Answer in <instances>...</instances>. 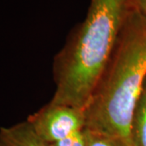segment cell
Here are the masks:
<instances>
[{
    "mask_svg": "<svg viewBox=\"0 0 146 146\" xmlns=\"http://www.w3.org/2000/svg\"><path fill=\"white\" fill-rule=\"evenodd\" d=\"M137 6V0H89L84 20L54 58L56 89L50 103L84 109Z\"/></svg>",
    "mask_w": 146,
    "mask_h": 146,
    "instance_id": "1",
    "label": "cell"
},
{
    "mask_svg": "<svg viewBox=\"0 0 146 146\" xmlns=\"http://www.w3.org/2000/svg\"><path fill=\"white\" fill-rule=\"evenodd\" d=\"M138 4V3H137ZM146 80V17L138 6L84 107L85 128L133 145L132 120Z\"/></svg>",
    "mask_w": 146,
    "mask_h": 146,
    "instance_id": "2",
    "label": "cell"
},
{
    "mask_svg": "<svg viewBox=\"0 0 146 146\" xmlns=\"http://www.w3.org/2000/svg\"><path fill=\"white\" fill-rule=\"evenodd\" d=\"M26 121L42 139L52 144L84 130L82 109L48 103L28 117Z\"/></svg>",
    "mask_w": 146,
    "mask_h": 146,
    "instance_id": "3",
    "label": "cell"
},
{
    "mask_svg": "<svg viewBox=\"0 0 146 146\" xmlns=\"http://www.w3.org/2000/svg\"><path fill=\"white\" fill-rule=\"evenodd\" d=\"M0 146H50L27 122L0 127Z\"/></svg>",
    "mask_w": 146,
    "mask_h": 146,
    "instance_id": "4",
    "label": "cell"
},
{
    "mask_svg": "<svg viewBox=\"0 0 146 146\" xmlns=\"http://www.w3.org/2000/svg\"><path fill=\"white\" fill-rule=\"evenodd\" d=\"M134 146H146V80L132 120Z\"/></svg>",
    "mask_w": 146,
    "mask_h": 146,
    "instance_id": "5",
    "label": "cell"
},
{
    "mask_svg": "<svg viewBox=\"0 0 146 146\" xmlns=\"http://www.w3.org/2000/svg\"><path fill=\"white\" fill-rule=\"evenodd\" d=\"M86 146H128L119 138L105 133L84 129Z\"/></svg>",
    "mask_w": 146,
    "mask_h": 146,
    "instance_id": "6",
    "label": "cell"
},
{
    "mask_svg": "<svg viewBox=\"0 0 146 146\" xmlns=\"http://www.w3.org/2000/svg\"><path fill=\"white\" fill-rule=\"evenodd\" d=\"M50 145V146H86L84 130L74 133L67 138Z\"/></svg>",
    "mask_w": 146,
    "mask_h": 146,
    "instance_id": "7",
    "label": "cell"
},
{
    "mask_svg": "<svg viewBox=\"0 0 146 146\" xmlns=\"http://www.w3.org/2000/svg\"><path fill=\"white\" fill-rule=\"evenodd\" d=\"M137 3L140 11L146 17V0H137Z\"/></svg>",
    "mask_w": 146,
    "mask_h": 146,
    "instance_id": "8",
    "label": "cell"
}]
</instances>
